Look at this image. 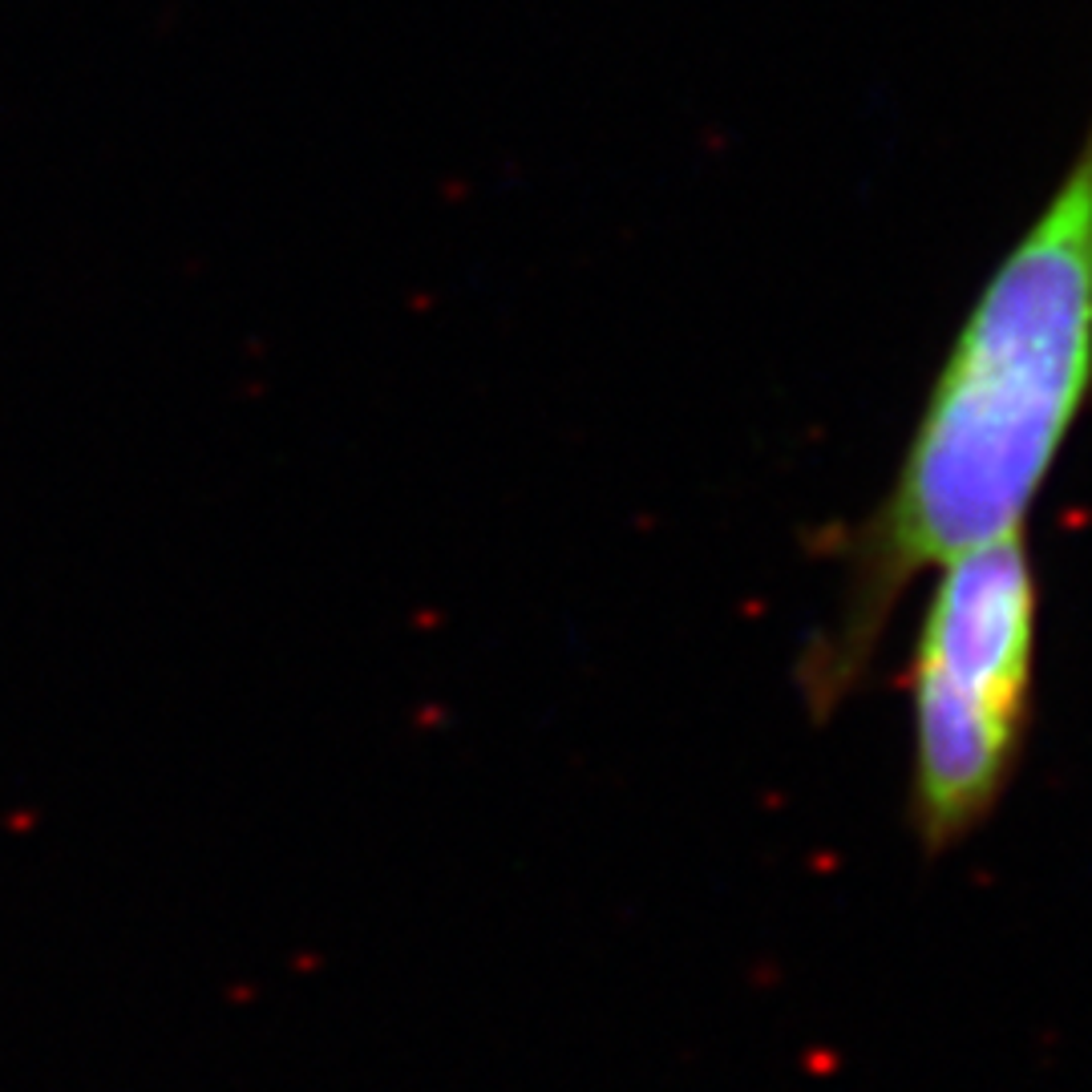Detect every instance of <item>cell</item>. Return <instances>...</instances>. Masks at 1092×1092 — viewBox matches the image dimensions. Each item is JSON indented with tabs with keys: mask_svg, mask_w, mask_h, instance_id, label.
I'll return each mask as SVG.
<instances>
[{
	"mask_svg": "<svg viewBox=\"0 0 1092 1092\" xmlns=\"http://www.w3.org/2000/svg\"><path fill=\"white\" fill-rule=\"evenodd\" d=\"M1092 397V114L938 361L883 502L854 526L837 615L802 660L830 716L918 574L1024 530Z\"/></svg>",
	"mask_w": 1092,
	"mask_h": 1092,
	"instance_id": "1",
	"label": "cell"
},
{
	"mask_svg": "<svg viewBox=\"0 0 1092 1092\" xmlns=\"http://www.w3.org/2000/svg\"><path fill=\"white\" fill-rule=\"evenodd\" d=\"M1040 587L1024 530L938 567L910 664V817L927 854L979 830L1032 721Z\"/></svg>",
	"mask_w": 1092,
	"mask_h": 1092,
	"instance_id": "2",
	"label": "cell"
}]
</instances>
